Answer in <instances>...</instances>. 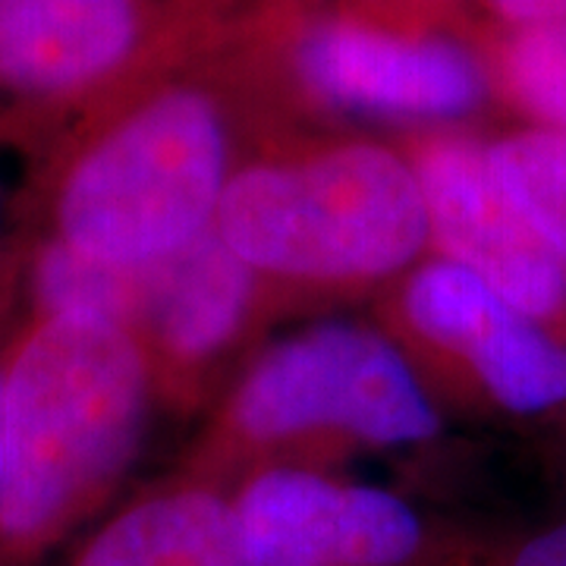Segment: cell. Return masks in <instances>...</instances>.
<instances>
[{
	"label": "cell",
	"mask_w": 566,
	"mask_h": 566,
	"mask_svg": "<svg viewBox=\"0 0 566 566\" xmlns=\"http://www.w3.org/2000/svg\"><path fill=\"white\" fill-rule=\"evenodd\" d=\"M145 371L133 337L44 315L3 368L0 566H35L117 475L136 441Z\"/></svg>",
	"instance_id": "1"
},
{
	"label": "cell",
	"mask_w": 566,
	"mask_h": 566,
	"mask_svg": "<svg viewBox=\"0 0 566 566\" xmlns=\"http://www.w3.org/2000/svg\"><path fill=\"white\" fill-rule=\"evenodd\" d=\"M497 80L532 120L566 133V20L513 29L497 51Z\"/></svg>",
	"instance_id": "13"
},
{
	"label": "cell",
	"mask_w": 566,
	"mask_h": 566,
	"mask_svg": "<svg viewBox=\"0 0 566 566\" xmlns=\"http://www.w3.org/2000/svg\"><path fill=\"white\" fill-rule=\"evenodd\" d=\"M406 312L428 340L472 368L497 406L528 416L566 403V346L460 264L419 271Z\"/></svg>",
	"instance_id": "9"
},
{
	"label": "cell",
	"mask_w": 566,
	"mask_h": 566,
	"mask_svg": "<svg viewBox=\"0 0 566 566\" xmlns=\"http://www.w3.org/2000/svg\"><path fill=\"white\" fill-rule=\"evenodd\" d=\"M419 186L450 262L542 322L566 308V264L506 189L482 142L444 136L419 155Z\"/></svg>",
	"instance_id": "6"
},
{
	"label": "cell",
	"mask_w": 566,
	"mask_h": 566,
	"mask_svg": "<svg viewBox=\"0 0 566 566\" xmlns=\"http://www.w3.org/2000/svg\"><path fill=\"white\" fill-rule=\"evenodd\" d=\"M365 3H397V0H365Z\"/></svg>",
	"instance_id": "17"
},
{
	"label": "cell",
	"mask_w": 566,
	"mask_h": 566,
	"mask_svg": "<svg viewBox=\"0 0 566 566\" xmlns=\"http://www.w3.org/2000/svg\"><path fill=\"white\" fill-rule=\"evenodd\" d=\"M35 293L44 315L148 324L177 353L199 356L240 324L249 264L211 230L142 262H104L54 240L35 262Z\"/></svg>",
	"instance_id": "4"
},
{
	"label": "cell",
	"mask_w": 566,
	"mask_h": 566,
	"mask_svg": "<svg viewBox=\"0 0 566 566\" xmlns=\"http://www.w3.org/2000/svg\"><path fill=\"white\" fill-rule=\"evenodd\" d=\"M66 566H249L233 506L208 491H177L123 510Z\"/></svg>",
	"instance_id": "11"
},
{
	"label": "cell",
	"mask_w": 566,
	"mask_h": 566,
	"mask_svg": "<svg viewBox=\"0 0 566 566\" xmlns=\"http://www.w3.org/2000/svg\"><path fill=\"white\" fill-rule=\"evenodd\" d=\"M488 10L513 29L566 20V0H482Z\"/></svg>",
	"instance_id": "15"
},
{
	"label": "cell",
	"mask_w": 566,
	"mask_h": 566,
	"mask_svg": "<svg viewBox=\"0 0 566 566\" xmlns=\"http://www.w3.org/2000/svg\"><path fill=\"white\" fill-rule=\"evenodd\" d=\"M3 465H7V403H3V368H0V491H3Z\"/></svg>",
	"instance_id": "16"
},
{
	"label": "cell",
	"mask_w": 566,
	"mask_h": 566,
	"mask_svg": "<svg viewBox=\"0 0 566 566\" xmlns=\"http://www.w3.org/2000/svg\"><path fill=\"white\" fill-rule=\"evenodd\" d=\"M488 148L506 189L566 264V133L538 126Z\"/></svg>",
	"instance_id": "12"
},
{
	"label": "cell",
	"mask_w": 566,
	"mask_h": 566,
	"mask_svg": "<svg viewBox=\"0 0 566 566\" xmlns=\"http://www.w3.org/2000/svg\"><path fill=\"white\" fill-rule=\"evenodd\" d=\"M237 419L255 438L337 424L378 444H406L438 431L397 349L353 327H322L264 356L240 390Z\"/></svg>",
	"instance_id": "5"
},
{
	"label": "cell",
	"mask_w": 566,
	"mask_h": 566,
	"mask_svg": "<svg viewBox=\"0 0 566 566\" xmlns=\"http://www.w3.org/2000/svg\"><path fill=\"white\" fill-rule=\"evenodd\" d=\"M218 233L245 264L300 277H368L428 237L416 170L378 145L252 167L223 189Z\"/></svg>",
	"instance_id": "3"
},
{
	"label": "cell",
	"mask_w": 566,
	"mask_h": 566,
	"mask_svg": "<svg viewBox=\"0 0 566 566\" xmlns=\"http://www.w3.org/2000/svg\"><path fill=\"white\" fill-rule=\"evenodd\" d=\"M293 70L315 98L387 117L453 120L488 95V70L472 48L356 20L308 22Z\"/></svg>",
	"instance_id": "7"
},
{
	"label": "cell",
	"mask_w": 566,
	"mask_h": 566,
	"mask_svg": "<svg viewBox=\"0 0 566 566\" xmlns=\"http://www.w3.org/2000/svg\"><path fill=\"white\" fill-rule=\"evenodd\" d=\"M142 32L145 0H0V92L76 98L133 61Z\"/></svg>",
	"instance_id": "10"
},
{
	"label": "cell",
	"mask_w": 566,
	"mask_h": 566,
	"mask_svg": "<svg viewBox=\"0 0 566 566\" xmlns=\"http://www.w3.org/2000/svg\"><path fill=\"white\" fill-rule=\"evenodd\" d=\"M488 566H566V523L516 542Z\"/></svg>",
	"instance_id": "14"
},
{
	"label": "cell",
	"mask_w": 566,
	"mask_h": 566,
	"mask_svg": "<svg viewBox=\"0 0 566 566\" xmlns=\"http://www.w3.org/2000/svg\"><path fill=\"white\" fill-rule=\"evenodd\" d=\"M223 164L218 98L192 85L161 88L70 164L57 189V240L104 262L167 255L208 230Z\"/></svg>",
	"instance_id": "2"
},
{
	"label": "cell",
	"mask_w": 566,
	"mask_h": 566,
	"mask_svg": "<svg viewBox=\"0 0 566 566\" xmlns=\"http://www.w3.org/2000/svg\"><path fill=\"white\" fill-rule=\"evenodd\" d=\"M249 566H412L422 520L375 488L334 485L308 472H268L233 506Z\"/></svg>",
	"instance_id": "8"
}]
</instances>
